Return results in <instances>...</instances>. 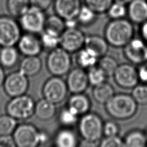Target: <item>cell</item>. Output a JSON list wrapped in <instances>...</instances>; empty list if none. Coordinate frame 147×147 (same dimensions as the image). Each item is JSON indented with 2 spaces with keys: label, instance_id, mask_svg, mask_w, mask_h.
<instances>
[{
  "label": "cell",
  "instance_id": "f546056e",
  "mask_svg": "<svg viewBox=\"0 0 147 147\" xmlns=\"http://www.w3.org/2000/svg\"><path fill=\"white\" fill-rule=\"evenodd\" d=\"M98 66L100 67L107 76H112L118 64L116 60L112 56L104 55L99 58Z\"/></svg>",
  "mask_w": 147,
  "mask_h": 147
},
{
  "label": "cell",
  "instance_id": "9c48e42d",
  "mask_svg": "<svg viewBox=\"0 0 147 147\" xmlns=\"http://www.w3.org/2000/svg\"><path fill=\"white\" fill-rule=\"evenodd\" d=\"M68 91L65 80L57 76H53L47 79L42 88L44 98L56 105L65 99Z\"/></svg>",
  "mask_w": 147,
  "mask_h": 147
},
{
  "label": "cell",
  "instance_id": "5bb4252c",
  "mask_svg": "<svg viewBox=\"0 0 147 147\" xmlns=\"http://www.w3.org/2000/svg\"><path fill=\"white\" fill-rule=\"evenodd\" d=\"M65 82L68 91L72 94L84 92L90 84L87 72L79 67L70 69L67 74Z\"/></svg>",
  "mask_w": 147,
  "mask_h": 147
},
{
  "label": "cell",
  "instance_id": "7bdbcfd3",
  "mask_svg": "<svg viewBox=\"0 0 147 147\" xmlns=\"http://www.w3.org/2000/svg\"><path fill=\"white\" fill-rule=\"evenodd\" d=\"M79 146L82 147H96L99 146V142H95L82 138V141L79 144Z\"/></svg>",
  "mask_w": 147,
  "mask_h": 147
},
{
  "label": "cell",
  "instance_id": "f35d334b",
  "mask_svg": "<svg viewBox=\"0 0 147 147\" xmlns=\"http://www.w3.org/2000/svg\"><path fill=\"white\" fill-rule=\"evenodd\" d=\"M119 132V127L115 122L107 121L103 123V133L105 136H118Z\"/></svg>",
  "mask_w": 147,
  "mask_h": 147
},
{
  "label": "cell",
  "instance_id": "8d00e7d4",
  "mask_svg": "<svg viewBox=\"0 0 147 147\" xmlns=\"http://www.w3.org/2000/svg\"><path fill=\"white\" fill-rule=\"evenodd\" d=\"M106 13L111 20L125 18V16L127 15L126 5L113 2Z\"/></svg>",
  "mask_w": 147,
  "mask_h": 147
},
{
  "label": "cell",
  "instance_id": "f1b7e54d",
  "mask_svg": "<svg viewBox=\"0 0 147 147\" xmlns=\"http://www.w3.org/2000/svg\"><path fill=\"white\" fill-rule=\"evenodd\" d=\"M17 125V120L8 114L1 115L0 136L12 135Z\"/></svg>",
  "mask_w": 147,
  "mask_h": 147
},
{
  "label": "cell",
  "instance_id": "e575fe53",
  "mask_svg": "<svg viewBox=\"0 0 147 147\" xmlns=\"http://www.w3.org/2000/svg\"><path fill=\"white\" fill-rule=\"evenodd\" d=\"M87 76L90 84L95 86L105 82L107 76L103 71L98 65H95L88 69Z\"/></svg>",
  "mask_w": 147,
  "mask_h": 147
},
{
  "label": "cell",
  "instance_id": "7402d4cb",
  "mask_svg": "<svg viewBox=\"0 0 147 147\" xmlns=\"http://www.w3.org/2000/svg\"><path fill=\"white\" fill-rule=\"evenodd\" d=\"M20 52L15 46L2 47L0 48V64L4 68H11L18 62Z\"/></svg>",
  "mask_w": 147,
  "mask_h": 147
},
{
  "label": "cell",
  "instance_id": "74e56055",
  "mask_svg": "<svg viewBox=\"0 0 147 147\" xmlns=\"http://www.w3.org/2000/svg\"><path fill=\"white\" fill-rule=\"evenodd\" d=\"M100 147H123L125 146L123 139L118 136H105L99 142Z\"/></svg>",
  "mask_w": 147,
  "mask_h": 147
},
{
  "label": "cell",
  "instance_id": "b9f144b4",
  "mask_svg": "<svg viewBox=\"0 0 147 147\" xmlns=\"http://www.w3.org/2000/svg\"><path fill=\"white\" fill-rule=\"evenodd\" d=\"M16 146L12 135L0 136V147Z\"/></svg>",
  "mask_w": 147,
  "mask_h": 147
},
{
  "label": "cell",
  "instance_id": "ee69618b",
  "mask_svg": "<svg viewBox=\"0 0 147 147\" xmlns=\"http://www.w3.org/2000/svg\"><path fill=\"white\" fill-rule=\"evenodd\" d=\"M141 25L140 33L141 38L147 44V21L142 23Z\"/></svg>",
  "mask_w": 147,
  "mask_h": 147
},
{
  "label": "cell",
  "instance_id": "f6af8a7d",
  "mask_svg": "<svg viewBox=\"0 0 147 147\" xmlns=\"http://www.w3.org/2000/svg\"><path fill=\"white\" fill-rule=\"evenodd\" d=\"M49 139V138L48 133L43 131H40V145L47 143Z\"/></svg>",
  "mask_w": 147,
  "mask_h": 147
},
{
  "label": "cell",
  "instance_id": "4316f807",
  "mask_svg": "<svg viewBox=\"0 0 147 147\" xmlns=\"http://www.w3.org/2000/svg\"><path fill=\"white\" fill-rule=\"evenodd\" d=\"M64 20L55 14L46 18L44 30L60 36L65 29Z\"/></svg>",
  "mask_w": 147,
  "mask_h": 147
},
{
  "label": "cell",
  "instance_id": "2e32d148",
  "mask_svg": "<svg viewBox=\"0 0 147 147\" xmlns=\"http://www.w3.org/2000/svg\"><path fill=\"white\" fill-rule=\"evenodd\" d=\"M53 5L55 14L67 20L77 19L83 5L81 0H54Z\"/></svg>",
  "mask_w": 147,
  "mask_h": 147
},
{
  "label": "cell",
  "instance_id": "3957f363",
  "mask_svg": "<svg viewBox=\"0 0 147 147\" xmlns=\"http://www.w3.org/2000/svg\"><path fill=\"white\" fill-rule=\"evenodd\" d=\"M103 122L100 117L94 113L82 115L78 122V130L83 139L100 142L103 135Z\"/></svg>",
  "mask_w": 147,
  "mask_h": 147
},
{
  "label": "cell",
  "instance_id": "836d02e7",
  "mask_svg": "<svg viewBox=\"0 0 147 147\" xmlns=\"http://www.w3.org/2000/svg\"><path fill=\"white\" fill-rule=\"evenodd\" d=\"M84 5L92 9L96 14L107 12L113 0H84Z\"/></svg>",
  "mask_w": 147,
  "mask_h": 147
},
{
  "label": "cell",
  "instance_id": "d6986e66",
  "mask_svg": "<svg viewBox=\"0 0 147 147\" xmlns=\"http://www.w3.org/2000/svg\"><path fill=\"white\" fill-rule=\"evenodd\" d=\"M109 45V44L105 37L94 34L86 37L84 48L100 58L106 55Z\"/></svg>",
  "mask_w": 147,
  "mask_h": 147
},
{
  "label": "cell",
  "instance_id": "7a4b0ae2",
  "mask_svg": "<svg viewBox=\"0 0 147 147\" xmlns=\"http://www.w3.org/2000/svg\"><path fill=\"white\" fill-rule=\"evenodd\" d=\"M106 112L117 120H126L133 117L137 113L138 104L131 95L114 94L105 105Z\"/></svg>",
  "mask_w": 147,
  "mask_h": 147
},
{
  "label": "cell",
  "instance_id": "d590c367",
  "mask_svg": "<svg viewBox=\"0 0 147 147\" xmlns=\"http://www.w3.org/2000/svg\"><path fill=\"white\" fill-rule=\"evenodd\" d=\"M131 96L138 105H147V84H138L133 88Z\"/></svg>",
  "mask_w": 147,
  "mask_h": 147
},
{
  "label": "cell",
  "instance_id": "ba28073f",
  "mask_svg": "<svg viewBox=\"0 0 147 147\" xmlns=\"http://www.w3.org/2000/svg\"><path fill=\"white\" fill-rule=\"evenodd\" d=\"M46 17L44 11L30 6L20 17V25L26 33L38 34L44 29Z\"/></svg>",
  "mask_w": 147,
  "mask_h": 147
},
{
  "label": "cell",
  "instance_id": "7c38bea8",
  "mask_svg": "<svg viewBox=\"0 0 147 147\" xmlns=\"http://www.w3.org/2000/svg\"><path fill=\"white\" fill-rule=\"evenodd\" d=\"M86 36L80 29L65 28L60 36V47L68 52L75 53L84 47Z\"/></svg>",
  "mask_w": 147,
  "mask_h": 147
},
{
  "label": "cell",
  "instance_id": "8fae6325",
  "mask_svg": "<svg viewBox=\"0 0 147 147\" xmlns=\"http://www.w3.org/2000/svg\"><path fill=\"white\" fill-rule=\"evenodd\" d=\"M113 76L116 84L123 88H133L140 82L137 69L130 63L118 64Z\"/></svg>",
  "mask_w": 147,
  "mask_h": 147
},
{
  "label": "cell",
  "instance_id": "484cf974",
  "mask_svg": "<svg viewBox=\"0 0 147 147\" xmlns=\"http://www.w3.org/2000/svg\"><path fill=\"white\" fill-rule=\"evenodd\" d=\"M77 52L76 60L78 67L85 69L97 64L99 58L91 51L83 47Z\"/></svg>",
  "mask_w": 147,
  "mask_h": 147
},
{
  "label": "cell",
  "instance_id": "5b68a950",
  "mask_svg": "<svg viewBox=\"0 0 147 147\" xmlns=\"http://www.w3.org/2000/svg\"><path fill=\"white\" fill-rule=\"evenodd\" d=\"M35 104L30 96L24 94L11 98L6 106V111L17 121L25 120L34 115Z\"/></svg>",
  "mask_w": 147,
  "mask_h": 147
},
{
  "label": "cell",
  "instance_id": "bcb514c9",
  "mask_svg": "<svg viewBox=\"0 0 147 147\" xmlns=\"http://www.w3.org/2000/svg\"><path fill=\"white\" fill-rule=\"evenodd\" d=\"M6 78L4 68L0 64V87L3 86L5 79Z\"/></svg>",
  "mask_w": 147,
  "mask_h": 147
},
{
  "label": "cell",
  "instance_id": "1f68e13d",
  "mask_svg": "<svg viewBox=\"0 0 147 147\" xmlns=\"http://www.w3.org/2000/svg\"><path fill=\"white\" fill-rule=\"evenodd\" d=\"M43 48L52 50L60 45V36L43 30L40 37Z\"/></svg>",
  "mask_w": 147,
  "mask_h": 147
},
{
  "label": "cell",
  "instance_id": "6da1fadb",
  "mask_svg": "<svg viewBox=\"0 0 147 147\" xmlns=\"http://www.w3.org/2000/svg\"><path fill=\"white\" fill-rule=\"evenodd\" d=\"M133 23L125 18L114 19L109 21L105 29V38L109 45L116 47H124L134 38Z\"/></svg>",
  "mask_w": 147,
  "mask_h": 147
},
{
  "label": "cell",
  "instance_id": "d6a6232c",
  "mask_svg": "<svg viewBox=\"0 0 147 147\" xmlns=\"http://www.w3.org/2000/svg\"><path fill=\"white\" fill-rule=\"evenodd\" d=\"M79 116L65 107L62 109L58 116L60 123L64 127H69L75 125L78 121Z\"/></svg>",
  "mask_w": 147,
  "mask_h": 147
},
{
  "label": "cell",
  "instance_id": "d4e9b609",
  "mask_svg": "<svg viewBox=\"0 0 147 147\" xmlns=\"http://www.w3.org/2000/svg\"><path fill=\"white\" fill-rule=\"evenodd\" d=\"M123 141L125 146L144 147L147 145V137L145 131L133 130L126 134Z\"/></svg>",
  "mask_w": 147,
  "mask_h": 147
},
{
  "label": "cell",
  "instance_id": "7dc6e473",
  "mask_svg": "<svg viewBox=\"0 0 147 147\" xmlns=\"http://www.w3.org/2000/svg\"><path fill=\"white\" fill-rule=\"evenodd\" d=\"M132 0H113V2L122 3L125 5H127Z\"/></svg>",
  "mask_w": 147,
  "mask_h": 147
},
{
  "label": "cell",
  "instance_id": "e0dca14e",
  "mask_svg": "<svg viewBox=\"0 0 147 147\" xmlns=\"http://www.w3.org/2000/svg\"><path fill=\"white\" fill-rule=\"evenodd\" d=\"M127 15L134 24H141L147 21V0H132L127 5Z\"/></svg>",
  "mask_w": 147,
  "mask_h": 147
},
{
  "label": "cell",
  "instance_id": "c3c4849f",
  "mask_svg": "<svg viewBox=\"0 0 147 147\" xmlns=\"http://www.w3.org/2000/svg\"><path fill=\"white\" fill-rule=\"evenodd\" d=\"M145 133H146V137H147V129H146V131H145Z\"/></svg>",
  "mask_w": 147,
  "mask_h": 147
},
{
  "label": "cell",
  "instance_id": "ab89813d",
  "mask_svg": "<svg viewBox=\"0 0 147 147\" xmlns=\"http://www.w3.org/2000/svg\"><path fill=\"white\" fill-rule=\"evenodd\" d=\"M30 6L36 7L43 11L48 9L54 0H29Z\"/></svg>",
  "mask_w": 147,
  "mask_h": 147
},
{
  "label": "cell",
  "instance_id": "8992f818",
  "mask_svg": "<svg viewBox=\"0 0 147 147\" xmlns=\"http://www.w3.org/2000/svg\"><path fill=\"white\" fill-rule=\"evenodd\" d=\"M12 136L18 147H36L40 145V130L29 123L18 125Z\"/></svg>",
  "mask_w": 147,
  "mask_h": 147
},
{
  "label": "cell",
  "instance_id": "52a82bcc",
  "mask_svg": "<svg viewBox=\"0 0 147 147\" xmlns=\"http://www.w3.org/2000/svg\"><path fill=\"white\" fill-rule=\"evenodd\" d=\"M21 28L13 17L0 16V47L15 46L21 36Z\"/></svg>",
  "mask_w": 147,
  "mask_h": 147
},
{
  "label": "cell",
  "instance_id": "60d3db41",
  "mask_svg": "<svg viewBox=\"0 0 147 147\" xmlns=\"http://www.w3.org/2000/svg\"><path fill=\"white\" fill-rule=\"evenodd\" d=\"M138 71V75L140 82L147 84V61L140 64Z\"/></svg>",
  "mask_w": 147,
  "mask_h": 147
},
{
  "label": "cell",
  "instance_id": "44dd1931",
  "mask_svg": "<svg viewBox=\"0 0 147 147\" xmlns=\"http://www.w3.org/2000/svg\"><path fill=\"white\" fill-rule=\"evenodd\" d=\"M42 61L38 56H25L20 61L19 71L28 77L33 76L40 72Z\"/></svg>",
  "mask_w": 147,
  "mask_h": 147
},
{
  "label": "cell",
  "instance_id": "277c9868",
  "mask_svg": "<svg viewBox=\"0 0 147 147\" xmlns=\"http://www.w3.org/2000/svg\"><path fill=\"white\" fill-rule=\"evenodd\" d=\"M69 53L60 47L51 50L47 57L46 65L53 76H61L70 71L72 59Z\"/></svg>",
  "mask_w": 147,
  "mask_h": 147
},
{
  "label": "cell",
  "instance_id": "9a60e30c",
  "mask_svg": "<svg viewBox=\"0 0 147 147\" xmlns=\"http://www.w3.org/2000/svg\"><path fill=\"white\" fill-rule=\"evenodd\" d=\"M17 45L20 53L25 56H38L43 49L40 38L30 33L21 35Z\"/></svg>",
  "mask_w": 147,
  "mask_h": 147
},
{
  "label": "cell",
  "instance_id": "4fadbf2b",
  "mask_svg": "<svg viewBox=\"0 0 147 147\" xmlns=\"http://www.w3.org/2000/svg\"><path fill=\"white\" fill-rule=\"evenodd\" d=\"M123 48L124 55L131 64L140 65L147 61V44L141 38H133Z\"/></svg>",
  "mask_w": 147,
  "mask_h": 147
},
{
  "label": "cell",
  "instance_id": "ac0fdd59",
  "mask_svg": "<svg viewBox=\"0 0 147 147\" xmlns=\"http://www.w3.org/2000/svg\"><path fill=\"white\" fill-rule=\"evenodd\" d=\"M91 101L83 92L72 94L67 102V107L78 116H82L89 112Z\"/></svg>",
  "mask_w": 147,
  "mask_h": 147
},
{
  "label": "cell",
  "instance_id": "30bf717a",
  "mask_svg": "<svg viewBox=\"0 0 147 147\" xmlns=\"http://www.w3.org/2000/svg\"><path fill=\"white\" fill-rule=\"evenodd\" d=\"M2 86L5 93L11 98L25 94L29 86L28 77L19 70L12 72L6 76Z\"/></svg>",
  "mask_w": 147,
  "mask_h": 147
},
{
  "label": "cell",
  "instance_id": "ffe728a7",
  "mask_svg": "<svg viewBox=\"0 0 147 147\" xmlns=\"http://www.w3.org/2000/svg\"><path fill=\"white\" fill-rule=\"evenodd\" d=\"M56 105L43 98L36 103L34 115L40 120H49L55 116L56 113Z\"/></svg>",
  "mask_w": 147,
  "mask_h": 147
},
{
  "label": "cell",
  "instance_id": "603a6c76",
  "mask_svg": "<svg viewBox=\"0 0 147 147\" xmlns=\"http://www.w3.org/2000/svg\"><path fill=\"white\" fill-rule=\"evenodd\" d=\"M54 143L57 147H75L78 141L75 133L69 127H64L56 134Z\"/></svg>",
  "mask_w": 147,
  "mask_h": 147
},
{
  "label": "cell",
  "instance_id": "83f0119b",
  "mask_svg": "<svg viewBox=\"0 0 147 147\" xmlns=\"http://www.w3.org/2000/svg\"><path fill=\"white\" fill-rule=\"evenodd\" d=\"M30 6L29 0H7V8L13 17L20 18Z\"/></svg>",
  "mask_w": 147,
  "mask_h": 147
},
{
  "label": "cell",
  "instance_id": "cb8c5ba5",
  "mask_svg": "<svg viewBox=\"0 0 147 147\" xmlns=\"http://www.w3.org/2000/svg\"><path fill=\"white\" fill-rule=\"evenodd\" d=\"M92 94L94 100L97 103L104 105L115 94L113 87L106 82L94 86Z\"/></svg>",
  "mask_w": 147,
  "mask_h": 147
},
{
  "label": "cell",
  "instance_id": "4dcf8cb0",
  "mask_svg": "<svg viewBox=\"0 0 147 147\" xmlns=\"http://www.w3.org/2000/svg\"><path fill=\"white\" fill-rule=\"evenodd\" d=\"M96 14L92 9L86 5H82L77 17L79 24L83 26H88L95 21Z\"/></svg>",
  "mask_w": 147,
  "mask_h": 147
}]
</instances>
